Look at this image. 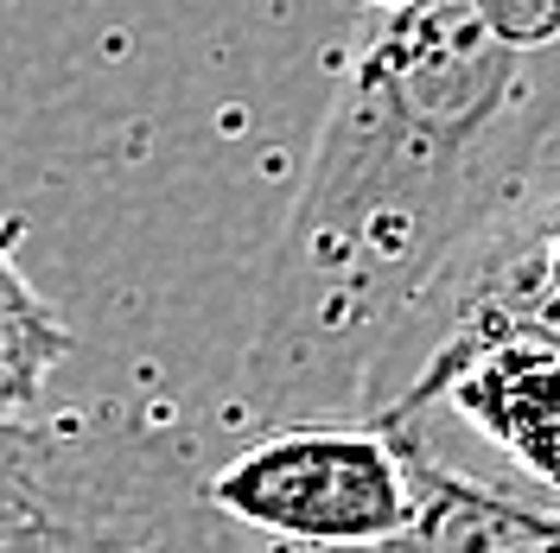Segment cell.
<instances>
[{
  "instance_id": "cell-1",
  "label": "cell",
  "mask_w": 560,
  "mask_h": 553,
  "mask_svg": "<svg viewBox=\"0 0 560 553\" xmlns=\"http://www.w3.org/2000/svg\"><path fill=\"white\" fill-rule=\"evenodd\" d=\"M555 121L560 38H503L485 0L363 7L268 261L243 414H370L395 338L535 185Z\"/></svg>"
},
{
  "instance_id": "cell-2",
  "label": "cell",
  "mask_w": 560,
  "mask_h": 553,
  "mask_svg": "<svg viewBox=\"0 0 560 553\" xmlns=\"http://www.w3.org/2000/svg\"><path fill=\"white\" fill-rule=\"evenodd\" d=\"M205 503L280 548H401L415 521L408 451L376 414L275 420L217 464Z\"/></svg>"
},
{
  "instance_id": "cell-3",
  "label": "cell",
  "mask_w": 560,
  "mask_h": 553,
  "mask_svg": "<svg viewBox=\"0 0 560 553\" xmlns=\"http://www.w3.org/2000/svg\"><path fill=\"white\" fill-rule=\"evenodd\" d=\"M395 439L408 451V490H415V521L401 548H560V503L516 496L478 471H458L408 426H395Z\"/></svg>"
},
{
  "instance_id": "cell-4",
  "label": "cell",
  "mask_w": 560,
  "mask_h": 553,
  "mask_svg": "<svg viewBox=\"0 0 560 553\" xmlns=\"http://www.w3.org/2000/svg\"><path fill=\"white\" fill-rule=\"evenodd\" d=\"M446 280L485 293L497 306L528 311L560 344V178H548L541 191L528 185L523 198L446 268Z\"/></svg>"
},
{
  "instance_id": "cell-5",
  "label": "cell",
  "mask_w": 560,
  "mask_h": 553,
  "mask_svg": "<svg viewBox=\"0 0 560 553\" xmlns=\"http://www.w3.org/2000/svg\"><path fill=\"white\" fill-rule=\"evenodd\" d=\"M70 548L103 541V521L83 516L77 478L58 433L0 420V548Z\"/></svg>"
},
{
  "instance_id": "cell-6",
  "label": "cell",
  "mask_w": 560,
  "mask_h": 553,
  "mask_svg": "<svg viewBox=\"0 0 560 553\" xmlns=\"http://www.w3.org/2000/svg\"><path fill=\"white\" fill-rule=\"evenodd\" d=\"M20 230H26L20 216L0 223V420L26 414L51 369L70 356V325L38 299V286L13 261Z\"/></svg>"
},
{
  "instance_id": "cell-7",
  "label": "cell",
  "mask_w": 560,
  "mask_h": 553,
  "mask_svg": "<svg viewBox=\"0 0 560 553\" xmlns=\"http://www.w3.org/2000/svg\"><path fill=\"white\" fill-rule=\"evenodd\" d=\"M485 13L516 45H555L560 38V0H485Z\"/></svg>"
},
{
  "instance_id": "cell-8",
  "label": "cell",
  "mask_w": 560,
  "mask_h": 553,
  "mask_svg": "<svg viewBox=\"0 0 560 553\" xmlns=\"http://www.w3.org/2000/svg\"><path fill=\"white\" fill-rule=\"evenodd\" d=\"M363 7H408V0H363Z\"/></svg>"
}]
</instances>
